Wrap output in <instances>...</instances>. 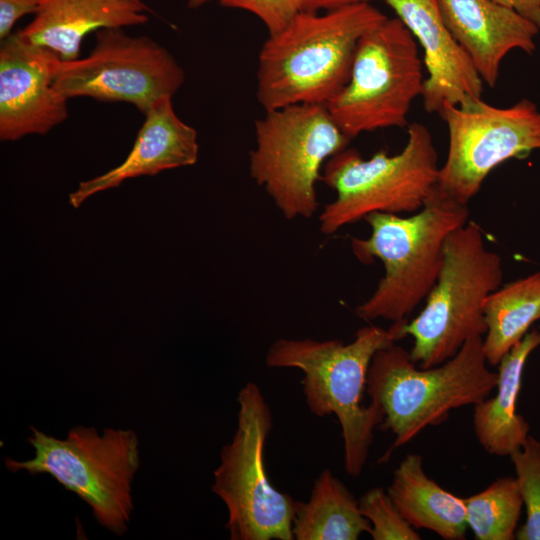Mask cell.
I'll use <instances>...</instances> for the list:
<instances>
[{"instance_id": "8fae6325", "label": "cell", "mask_w": 540, "mask_h": 540, "mask_svg": "<svg viewBox=\"0 0 540 540\" xmlns=\"http://www.w3.org/2000/svg\"><path fill=\"white\" fill-rule=\"evenodd\" d=\"M184 79L182 67L166 48L122 28L97 31L96 45L87 57L58 58L53 67V85L68 100L126 102L143 114L157 100L173 97Z\"/></svg>"}, {"instance_id": "7a4b0ae2", "label": "cell", "mask_w": 540, "mask_h": 540, "mask_svg": "<svg viewBox=\"0 0 540 540\" xmlns=\"http://www.w3.org/2000/svg\"><path fill=\"white\" fill-rule=\"evenodd\" d=\"M468 217L467 204L438 184L421 209L409 217L383 212L366 215L371 235L367 239L351 238V249L363 264L381 260L385 274L372 295L356 307L355 314L366 321L407 320L437 280L446 238L465 225Z\"/></svg>"}, {"instance_id": "ba28073f", "label": "cell", "mask_w": 540, "mask_h": 540, "mask_svg": "<svg viewBox=\"0 0 540 540\" xmlns=\"http://www.w3.org/2000/svg\"><path fill=\"white\" fill-rule=\"evenodd\" d=\"M250 175L285 218H311L319 205L316 182L329 158L351 139L326 105L296 104L265 111L255 122Z\"/></svg>"}, {"instance_id": "603a6c76", "label": "cell", "mask_w": 540, "mask_h": 540, "mask_svg": "<svg viewBox=\"0 0 540 540\" xmlns=\"http://www.w3.org/2000/svg\"><path fill=\"white\" fill-rule=\"evenodd\" d=\"M510 458L526 509L525 522L517 529L515 539L540 540V441L529 435Z\"/></svg>"}, {"instance_id": "484cf974", "label": "cell", "mask_w": 540, "mask_h": 540, "mask_svg": "<svg viewBox=\"0 0 540 540\" xmlns=\"http://www.w3.org/2000/svg\"><path fill=\"white\" fill-rule=\"evenodd\" d=\"M46 0H0V40L13 32L16 22L27 14H36Z\"/></svg>"}, {"instance_id": "30bf717a", "label": "cell", "mask_w": 540, "mask_h": 540, "mask_svg": "<svg viewBox=\"0 0 540 540\" xmlns=\"http://www.w3.org/2000/svg\"><path fill=\"white\" fill-rule=\"evenodd\" d=\"M417 41L399 18H388L360 39L345 87L326 107L353 139L363 132L407 126L423 91Z\"/></svg>"}, {"instance_id": "83f0119b", "label": "cell", "mask_w": 540, "mask_h": 540, "mask_svg": "<svg viewBox=\"0 0 540 540\" xmlns=\"http://www.w3.org/2000/svg\"><path fill=\"white\" fill-rule=\"evenodd\" d=\"M301 11L319 13L360 3H370L372 0H299Z\"/></svg>"}, {"instance_id": "7402d4cb", "label": "cell", "mask_w": 540, "mask_h": 540, "mask_svg": "<svg viewBox=\"0 0 540 540\" xmlns=\"http://www.w3.org/2000/svg\"><path fill=\"white\" fill-rule=\"evenodd\" d=\"M463 500L467 525L475 539H515L523 507L516 478H498L481 492Z\"/></svg>"}, {"instance_id": "4316f807", "label": "cell", "mask_w": 540, "mask_h": 540, "mask_svg": "<svg viewBox=\"0 0 540 540\" xmlns=\"http://www.w3.org/2000/svg\"><path fill=\"white\" fill-rule=\"evenodd\" d=\"M495 2L514 9L540 29V0H494Z\"/></svg>"}, {"instance_id": "6da1fadb", "label": "cell", "mask_w": 540, "mask_h": 540, "mask_svg": "<svg viewBox=\"0 0 540 540\" xmlns=\"http://www.w3.org/2000/svg\"><path fill=\"white\" fill-rule=\"evenodd\" d=\"M385 19L370 3L322 14L301 11L261 47L260 105L265 111L296 104L327 105L347 84L362 36Z\"/></svg>"}, {"instance_id": "d4e9b609", "label": "cell", "mask_w": 540, "mask_h": 540, "mask_svg": "<svg viewBox=\"0 0 540 540\" xmlns=\"http://www.w3.org/2000/svg\"><path fill=\"white\" fill-rule=\"evenodd\" d=\"M223 7L240 9L256 15L266 26L269 35L288 26L301 12L299 0H219Z\"/></svg>"}, {"instance_id": "5b68a950", "label": "cell", "mask_w": 540, "mask_h": 540, "mask_svg": "<svg viewBox=\"0 0 540 540\" xmlns=\"http://www.w3.org/2000/svg\"><path fill=\"white\" fill-rule=\"evenodd\" d=\"M475 221L452 231L445 240L443 263L423 310L411 321L389 328L395 340L413 338L409 351L421 368L455 356L471 338L486 334L484 304L502 284L500 256L485 247Z\"/></svg>"}, {"instance_id": "3957f363", "label": "cell", "mask_w": 540, "mask_h": 540, "mask_svg": "<svg viewBox=\"0 0 540 540\" xmlns=\"http://www.w3.org/2000/svg\"><path fill=\"white\" fill-rule=\"evenodd\" d=\"M390 330L375 325L360 328L350 343L310 338L276 340L265 363L272 368H296L309 410L318 417L335 415L341 427L344 466L350 476L364 469L374 429L384 419L375 403L362 405L368 369L374 354L395 343Z\"/></svg>"}, {"instance_id": "9a60e30c", "label": "cell", "mask_w": 540, "mask_h": 540, "mask_svg": "<svg viewBox=\"0 0 540 540\" xmlns=\"http://www.w3.org/2000/svg\"><path fill=\"white\" fill-rule=\"evenodd\" d=\"M448 29L471 58L480 77L494 87L500 64L513 49L535 50L540 29L494 0H437Z\"/></svg>"}, {"instance_id": "7c38bea8", "label": "cell", "mask_w": 540, "mask_h": 540, "mask_svg": "<svg viewBox=\"0 0 540 540\" xmlns=\"http://www.w3.org/2000/svg\"><path fill=\"white\" fill-rule=\"evenodd\" d=\"M439 114L449 146L437 184L462 203L468 204L501 163L540 150V112L530 100L500 108L474 98L445 104Z\"/></svg>"}, {"instance_id": "ffe728a7", "label": "cell", "mask_w": 540, "mask_h": 540, "mask_svg": "<svg viewBox=\"0 0 540 540\" xmlns=\"http://www.w3.org/2000/svg\"><path fill=\"white\" fill-rule=\"evenodd\" d=\"M370 529L358 500L328 469L314 481L308 501L294 502L292 532L296 540H356Z\"/></svg>"}, {"instance_id": "5bb4252c", "label": "cell", "mask_w": 540, "mask_h": 540, "mask_svg": "<svg viewBox=\"0 0 540 540\" xmlns=\"http://www.w3.org/2000/svg\"><path fill=\"white\" fill-rule=\"evenodd\" d=\"M424 51L428 77L421 97L424 109L440 113L445 104L481 98L483 80L471 58L444 22L437 0H384Z\"/></svg>"}, {"instance_id": "277c9868", "label": "cell", "mask_w": 540, "mask_h": 540, "mask_svg": "<svg viewBox=\"0 0 540 540\" xmlns=\"http://www.w3.org/2000/svg\"><path fill=\"white\" fill-rule=\"evenodd\" d=\"M487 363L482 336L469 339L455 356L431 368L417 367L409 351L395 343L378 350L368 369L366 392L383 411L380 427L395 436L380 461L426 427L445 422L451 410L488 398L498 373Z\"/></svg>"}, {"instance_id": "52a82bcc", "label": "cell", "mask_w": 540, "mask_h": 540, "mask_svg": "<svg viewBox=\"0 0 540 540\" xmlns=\"http://www.w3.org/2000/svg\"><path fill=\"white\" fill-rule=\"evenodd\" d=\"M439 169L431 133L421 123L408 125L402 151L380 150L364 160L353 148L324 164L321 181L337 193L320 213V231L330 235L370 213H414L437 185Z\"/></svg>"}, {"instance_id": "8992f818", "label": "cell", "mask_w": 540, "mask_h": 540, "mask_svg": "<svg viewBox=\"0 0 540 540\" xmlns=\"http://www.w3.org/2000/svg\"><path fill=\"white\" fill-rule=\"evenodd\" d=\"M32 458L7 457L11 473L48 474L75 493L91 509L95 520L118 536L128 530L134 510L132 485L140 467L139 440L132 429L74 426L63 439L30 427Z\"/></svg>"}, {"instance_id": "4fadbf2b", "label": "cell", "mask_w": 540, "mask_h": 540, "mask_svg": "<svg viewBox=\"0 0 540 540\" xmlns=\"http://www.w3.org/2000/svg\"><path fill=\"white\" fill-rule=\"evenodd\" d=\"M59 57L27 41L19 30L0 44V139L48 133L68 118V99L53 85Z\"/></svg>"}, {"instance_id": "ac0fdd59", "label": "cell", "mask_w": 540, "mask_h": 540, "mask_svg": "<svg viewBox=\"0 0 540 540\" xmlns=\"http://www.w3.org/2000/svg\"><path fill=\"white\" fill-rule=\"evenodd\" d=\"M539 346L540 331L534 329L528 332L498 364L495 396L474 405L475 435L491 455L510 456L523 446L529 436V423L516 412V403L526 361Z\"/></svg>"}, {"instance_id": "e0dca14e", "label": "cell", "mask_w": 540, "mask_h": 540, "mask_svg": "<svg viewBox=\"0 0 540 540\" xmlns=\"http://www.w3.org/2000/svg\"><path fill=\"white\" fill-rule=\"evenodd\" d=\"M147 10L141 0H46L19 32L61 60L71 61L78 59L82 40L89 33L146 23Z\"/></svg>"}, {"instance_id": "f1b7e54d", "label": "cell", "mask_w": 540, "mask_h": 540, "mask_svg": "<svg viewBox=\"0 0 540 540\" xmlns=\"http://www.w3.org/2000/svg\"><path fill=\"white\" fill-rule=\"evenodd\" d=\"M209 1L211 0H187V5L189 8L196 9L208 3Z\"/></svg>"}, {"instance_id": "9c48e42d", "label": "cell", "mask_w": 540, "mask_h": 540, "mask_svg": "<svg viewBox=\"0 0 540 540\" xmlns=\"http://www.w3.org/2000/svg\"><path fill=\"white\" fill-rule=\"evenodd\" d=\"M237 425L220 452L212 492L225 504L231 540H293L295 500L270 482L264 461L272 413L260 388L246 383L238 393Z\"/></svg>"}, {"instance_id": "44dd1931", "label": "cell", "mask_w": 540, "mask_h": 540, "mask_svg": "<svg viewBox=\"0 0 540 540\" xmlns=\"http://www.w3.org/2000/svg\"><path fill=\"white\" fill-rule=\"evenodd\" d=\"M487 362L498 366L503 356L540 320V271L500 286L484 304Z\"/></svg>"}, {"instance_id": "cb8c5ba5", "label": "cell", "mask_w": 540, "mask_h": 540, "mask_svg": "<svg viewBox=\"0 0 540 540\" xmlns=\"http://www.w3.org/2000/svg\"><path fill=\"white\" fill-rule=\"evenodd\" d=\"M361 514L371 524L373 540H420L421 536L401 515L392 499L381 487H374L358 500Z\"/></svg>"}, {"instance_id": "2e32d148", "label": "cell", "mask_w": 540, "mask_h": 540, "mask_svg": "<svg viewBox=\"0 0 540 540\" xmlns=\"http://www.w3.org/2000/svg\"><path fill=\"white\" fill-rule=\"evenodd\" d=\"M144 115L145 120L126 159L110 171L80 182L69 195V203L74 208L92 195L118 187L127 179L156 175L163 170L197 162V131L178 117L172 97L157 100Z\"/></svg>"}, {"instance_id": "d6986e66", "label": "cell", "mask_w": 540, "mask_h": 540, "mask_svg": "<svg viewBox=\"0 0 540 540\" xmlns=\"http://www.w3.org/2000/svg\"><path fill=\"white\" fill-rule=\"evenodd\" d=\"M404 519L415 529L433 531L445 540L465 539L468 528L463 498L429 478L419 454H407L386 489Z\"/></svg>"}]
</instances>
